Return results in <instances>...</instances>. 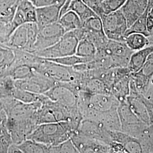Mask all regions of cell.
<instances>
[{
	"instance_id": "1",
	"label": "cell",
	"mask_w": 153,
	"mask_h": 153,
	"mask_svg": "<svg viewBox=\"0 0 153 153\" xmlns=\"http://www.w3.org/2000/svg\"><path fill=\"white\" fill-rule=\"evenodd\" d=\"M79 124L71 121L42 124L36 126L27 139L43 143L49 147L56 146L71 138L77 131Z\"/></svg>"
},
{
	"instance_id": "2",
	"label": "cell",
	"mask_w": 153,
	"mask_h": 153,
	"mask_svg": "<svg viewBox=\"0 0 153 153\" xmlns=\"http://www.w3.org/2000/svg\"><path fill=\"white\" fill-rule=\"evenodd\" d=\"M38 125L44 123L71 121L80 123L83 118L76 107H68L47 98L35 114Z\"/></svg>"
},
{
	"instance_id": "3",
	"label": "cell",
	"mask_w": 153,
	"mask_h": 153,
	"mask_svg": "<svg viewBox=\"0 0 153 153\" xmlns=\"http://www.w3.org/2000/svg\"><path fill=\"white\" fill-rule=\"evenodd\" d=\"M38 31L36 23H26L22 25L12 33L5 47L33 53Z\"/></svg>"
},
{
	"instance_id": "4",
	"label": "cell",
	"mask_w": 153,
	"mask_h": 153,
	"mask_svg": "<svg viewBox=\"0 0 153 153\" xmlns=\"http://www.w3.org/2000/svg\"><path fill=\"white\" fill-rule=\"evenodd\" d=\"M39 73L58 83L76 82L83 78L82 72L76 71L73 66L63 65L43 58Z\"/></svg>"
},
{
	"instance_id": "5",
	"label": "cell",
	"mask_w": 153,
	"mask_h": 153,
	"mask_svg": "<svg viewBox=\"0 0 153 153\" xmlns=\"http://www.w3.org/2000/svg\"><path fill=\"white\" fill-rule=\"evenodd\" d=\"M78 42L73 31L66 32L53 45L33 53L44 59H56L75 55Z\"/></svg>"
},
{
	"instance_id": "6",
	"label": "cell",
	"mask_w": 153,
	"mask_h": 153,
	"mask_svg": "<svg viewBox=\"0 0 153 153\" xmlns=\"http://www.w3.org/2000/svg\"><path fill=\"white\" fill-rule=\"evenodd\" d=\"M0 103L5 111L7 119L23 120L33 117L40 107L42 102L25 103L13 97L0 99Z\"/></svg>"
},
{
	"instance_id": "7",
	"label": "cell",
	"mask_w": 153,
	"mask_h": 153,
	"mask_svg": "<svg viewBox=\"0 0 153 153\" xmlns=\"http://www.w3.org/2000/svg\"><path fill=\"white\" fill-rule=\"evenodd\" d=\"M104 33L110 40L124 42L128 28L126 18L120 10L100 16Z\"/></svg>"
},
{
	"instance_id": "8",
	"label": "cell",
	"mask_w": 153,
	"mask_h": 153,
	"mask_svg": "<svg viewBox=\"0 0 153 153\" xmlns=\"http://www.w3.org/2000/svg\"><path fill=\"white\" fill-rule=\"evenodd\" d=\"M97 51L109 56L113 68H127L130 57L133 52L124 42L110 39L104 47Z\"/></svg>"
},
{
	"instance_id": "9",
	"label": "cell",
	"mask_w": 153,
	"mask_h": 153,
	"mask_svg": "<svg viewBox=\"0 0 153 153\" xmlns=\"http://www.w3.org/2000/svg\"><path fill=\"white\" fill-rule=\"evenodd\" d=\"M65 33L64 29L59 22L39 29L33 53L53 45L60 39Z\"/></svg>"
},
{
	"instance_id": "10",
	"label": "cell",
	"mask_w": 153,
	"mask_h": 153,
	"mask_svg": "<svg viewBox=\"0 0 153 153\" xmlns=\"http://www.w3.org/2000/svg\"><path fill=\"white\" fill-rule=\"evenodd\" d=\"M38 126L34 115L30 118L23 120L7 119V129L12 141L16 145L25 141Z\"/></svg>"
},
{
	"instance_id": "11",
	"label": "cell",
	"mask_w": 153,
	"mask_h": 153,
	"mask_svg": "<svg viewBox=\"0 0 153 153\" xmlns=\"http://www.w3.org/2000/svg\"><path fill=\"white\" fill-rule=\"evenodd\" d=\"M58 83L52 79L37 74L23 79L15 80V87L36 94H43Z\"/></svg>"
},
{
	"instance_id": "12",
	"label": "cell",
	"mask_w": 153,
	"mask_h": 153,
	"mask_svg": "<svg viewBox=\"0 0 153 153\" xmlns=\"http://www.w3.org/2000/svg\"><path fill=\"white\" fill-rule=\"evenodd\" d=\"M71 139L78 153H111L109 145L83 136L77 131L72 134Z\"/></svg>"
},
{
	"instance_id": "13",
	"label": "cell",
	"mask_w": 153,
	"mask_h": 153,
	"mask_svg": "<svg viewBox=\"0 0 153 153\" xmlns=\"http://www.w3.org/2000/svg\"><path fill=\"white\" fill-rule=\"evenodd\" d=\"M76 131L90 137L109 145L112 142L108 130L95 121L84 119L81 121Z\"/></svg>"
},
{
	"instance_id": "14",
	"label": "cell",
	"mask_w": 153,
	"mask_h": 153,
	"mask_svg": "<svg viewBox=\"0 0 153 153\" xmlns=\"http://www.w3.org/2000/svg\"><path fill=\"white\" fill-rule=\"evenodd\" d=\"M48 98L68 107H76L78 93L58 83L43 94Z\"/></svg>"
},
{
	"instance_id": "15",
	"label": "cell",
	"mask_w": 153,
	"mask_h": 153,
	"mask_svg": "<svg viewBox=\"0 0 153 153\" xmlns=\"http://www.w3.org/2000/svg\"><path fill=\"white\" fill-rule=\"evenodd\" d=\"M149 4V0H126L120 10L126 18L128 28L146 11Z\"/></svg>"
},
{
	"instance_id": "16",
	"label": "cell",
	"mask_w": 153,
	"mask_h": 153,
	"mask_svg": "<svg viewBox=\"0 0 153 153\" xmlns=\"http://www.w3.org/2000/svg\"><path fill=\"white\" fill-rule=\"evenodd\" d=\"M63 4H56L36 8V24L39 29L58 22L60 18L61 8Z\"/></svg>"
},
{
	"instance_id": "17",
	"label": "cell",
	"mask_w": 153,
	"mask_h": 153,
	"mask_svg": "<svg viewBox=\"0 0 153 153\" xmlns=\"http://www.w3.org/2000/svg\"><path fill=\"white\" fill-rule=\"evenodd\" d=\"M153 52V45L150 44L143 49L134 51L131 54L127 65L131 74L139 71Z\"/></svg>"
},
{
	"instance_id": "18",
	"label": "cell",
	"mask_w": 153,
	"mask_h": 153,
	"mask_svg": "<svg viewBox=\"0 0 153 153\" xmlns=\"http://www.w3.org/2000/svg\"><path fill=\"white\" fill-rule=\"evenodd\" d=\"M126 102L137 117L143 123L150 126L147 108L143 101L142 95H129L127 97Z\"/></svg>"
},
{
	"instance_id": "19",
	"label": "cell",
	"mask_w": 153,
	"mask_h": 153,
	"mask_svg": "<svg viewBox=\"0 0 153 153\" xmlns=\"http://www.w3.org/2000/svg\"><path fill=\"white\" fill-rule=\"evenodd\" d=\"M130 80L131 74L121 78L111 86V94L120 103L126 102L127 97L130 94Z\"/></svg>"
},
{
	"instance_id": "20",
	"label": "cell",
	"mask_w": 153,
	"mask_h": 153,
	"mask_svg": "<svg viewBox=\"0 0 153 153\" xmlns=\"http://www.w3.org/2000/svg\"><path fill=\"white\" fill-rule=\"evenodd\" d=\"M70 10L74 11L82 23L92 16H98L82 0H71L68 7V11Z\"/></svg>"
},
{
	"instance_id": "21",
	"label": "cell",
	"mask_w": 153,
	"mask_h": 153,
	"mask_svg": "<svg viewBox=\"0 0 153 153\" xmlns=\"http://www.w3.org/2000/svg\"><path fill=\"white\" fill-rule=\"evenodd\" d=\"M124 42L133 52L143 49L150 45L148 36L140 33H131L128 34L126 35Z\"/></svg>"
},
{
	"instance_id": "22",
	"label": "cell",
	"mask_w": 153,
	"mask_h": 153,
	"mask_svg": "<svg viewBox=\"0 0 153 153\" xmlns=\"http://www.w3.org/2000/svg\"><path fill=\"white\" fill-rule=\"evenodd\" d=\"M58 22L64 29L65 33L81 27L82 22L74 11H67L60 17Z\"/></svg>"
},
{
	"instance_id": "23",
	"label": "cell",
	"mask_w": 153,
	"mask_h": 153,
	"mask_svg": "<svg viewBox=\"0 0 153 153\" xmlns=\"http://www.w3.org/2000/svg\"><path fill=\"white\" fill-rule=\"evenodd\" d=\"M12 97L25 103H32L37 102H43L47 97L44 94L32 93L27 90L15 88Z\"/></svg>"
},
{
	"instance_id": "24",
	"label": "cell",
	"mask_w": 153,
	"mask_h": 153,
	"mask_svg": "<svg viewBox=\"0 0 153 153\" xmlns=\"http://www.w3.org/2000/svg\"><path fill=\"white\" fill-rule=\"evenodd\" d=\"M17 145L22 153H49V146L30 139Z\"/></svg>"
},
{
	"instance_id": "25",
	"label": "cell",
	"mask_w": 153,
	"mask_h": 153,
	"mask_svg": "<svg viewBox=\"0 0 153 153\" xmlns=\"http://www.w3.org/2000/svg\"><path fill=\"white\" fill-rule=\"evenodd\" d=\"M97 52V49L91 42L86 39L79 40L75 55L85 58L93 59Z\"/></svg>"
},
{
	"instance_id": "26",
	"label": "cell",
	"mask_w": 153,
	"mask_h": 153,
	"mask_svg": "<svg viewBox=\"0 0 153 153\" xmlns=\"http://www.w3.org/2000/svg\"><path fill=\"white\" fill-rule=\"evenodd\" d=\"M147 13L148 9L128 28L126 35L134 33H142L147 36H149L147 28Z\"/></svg>"
},
{
	"instance_id": "27",
	"label": "cell",
	"mask_w": 153,
	"mask_h": 153,
	"mask_svg": "<svg viewBox=\"0 0 153 153\" xmlns=\"http://www.w3.org/2000/svg\"><path fill=\"white\" fill-rule=\"evenodd\" d=\"M93 59L81 57L78 56L76 55H73L59 57V58H56V59H45L53 61L56 63L59 64L61 65L68 66H73L76 65L78 64H79L88 62L92 60Z\"/></svg>"
},
{
	"instance_id": "28",
	"label": "cell",
	"mask_w": 153,
	"mask_h": 153,
	"mask_svg": "<svg viewBox=\"0 0 153 153\" xmlns=\"http://www.w3.org/2000/svg\"><path fill=\"white\" fill-rule=\"evenodd\" d=\"M18 6L23 12L27 23H36V7L29 0H21Z\"/></svg>"
},
{
	"instance_id": "29",
	"label": "cell",
	"mask_w": 153,
	"mask_h": 153,
	"mask_svg": "<svg viewBox=\"0 0 153 153\" xmlns=\"http://www.w3.org/2000/svg\"><path fill=\"white\" fill-rule=\"evenodd\" d=\"M15 80L9 76L0 78V99L12 97L15 88Z\"/></svg>"
},
{
	"instance_id": "30",
	"label": "cell",
	"mask_w": 153,
	"mask_h": 153,
	"mask_svg": "<svg viewBox=\"0 0 153 153\" xmlns=\"http://www.w3.org/2000/svg\"><path fill=\"white\" fill-rule=\"evenodd\" d=\"M126 1V0H102L100 1L101 14L99 16L120 10Z\"/></svg>"
},
{
	"instance_id": "31",
	"label": "cell",
	"mask_w": 153,
	"mask_h": 153,
	"mask_svg": "<svg viewBox=\"0 0 153 153\" xmlns=\"http://www.w3.org/2000/svg\"><path fill=\"white\" fill-rule=\"evenodd\" d=\"M79 153L71 138L57 145L49 146V153Z\"/></svg>"
},
{
	"instance_id": "32",
	"label": "cell",
	"mask_w": 153,
	"mask_h": 153,
	"mask_svg": "<svg viewBox=\"0 0 153 153\" xmlns=\"http://www.w3.org/2000/svg\"><path fill=\"white\" fill-rule=\"evenodd\" d=\"M14 31L12 22L0 21V46H5L12 33Z\"/></svg>"
},
{
	"instance_id": "33",
	"label": "cell",
	"mask_w": 153,
	"mask_h": 153,
	"mask_svg": "<svg viewBox=\"0 0 153 153\" xmlns=\"http://www.w3.org/2000/svg\"><path fill=\"white\" fill-rule=\"evenodd\" d=\"M123 146L127 153H143L141 143L135 137L131 136L123 145Z\"/></svg>"
},
{
	"instance_id": "34",
	"label": "cell",
	"mask_w": 153,
	"mask_h": 153,
	"mask_svg": "<svg viewBox=\"0 0 153 153\" xmlns=\"http://www.w3.org/2000/svg\"><path fill=\"white\" fill-rule=\"evenodd\" d=\"M14 57V53L13 49L8 47L0 46V65L11 63Z\"/></svg>"
},
{
	"instance_id": "35",
	"label": "cell",
	"mask_w": 153,
	"mask_h": 153,
	"mask_svg": "<svg viewBox=\"0 0 153 153\" xmlns=\"http://www.w3.org/2000/svg\"><path fill=\"white\" fill-rule=\"evenodd\" d=\"M13 143L9 132L0 134V153H7L8 149Z\"/></svg>"
},
{
	"instance_id": "36",
	"label": "cell",
	"mask_w": 153,
	"mask_h": 153,
	"mask_svg": "<svg viewBox=\"0 0 153 153\" xmlns=\"http://www.w3.org/2000/svg\"><path fill=\"white\" fill-rule=\"evenodd\" d=\"M36 8L47 6L62 4L65 0H29Z\"/></svg>"
},
{
	"instance_id": "37",
	"label": "cell",
	"mask_w": 153,
	"mask_h": 153,
	"mask_svg": "<svg viewBox=\"0 0 153 153\" xmlns=\"http://www.w3.org/2000/svg\"><path fill=\"white\" fill-rule=\"evenodd\" d=\"M147 28L149 36L153 34V0H149L147 13Z\"/></svg>"
},
{
	"instance_id": "38",
	"label": "cell",
	"mask_w": 153,
	"mask_h": 153,
	"mask_svg": "<svg viewBox=\"0 0 153 153\" xmlns=\"http://www.w3.org/2000/svg\"><path fill=\"white\" fill-rule=\"evenodd\" d=\"M93 11L99 16L101 14L100 0H82Z\"/></svg>"
},
{
	"instance_id": "39",
	"label": "cell",
	"mask_w": 153,
	"mask_h": 153,
	"mask_svg": "<svg viewBox=\"0 0 153 153\" xmlns=\"http://www.w3.org/2000/svg\"><path fill=\"white\" fill-rule=\"evenodd\" d=\"M143 96V95H142ZM143 99L146 104L148 111L150 126H153V103L143 96Z\"/></svg>"
},
{
	"instance_id": "40",
	"label": "cell",
	"mask_w": 153,
	"mask_h": 153,
	"mask_svg": "<svg viewBox=\"0 0 153 153\" xmlns=\"http://www.w3.org/2000/svg\"><path fill=\"white\" fill-rule=\"evenodd\" d=\"M143 96L153 103V76L151 79L149 87L146 93Z\"/></svg>"
},
{
	"instance_id": "41",
	"label": "cell",
	"mask_w": 153,
	"mask_h": 153,
	"mask_svg": "<svg viewBox=\"0 0 153 153\" xmlns=\"http://www.w3.org/2000/svg\"><path fill=\"white\" fill-rule=\"evenodd\" d=\"M7 153H22L18 145L15 143H12L9 146L7 150Z\"/></svg>"
},
{
	"instance_id": "42",
	"label": "cell",
	"mask_w": 153,
	"mask_h": 153,
	"mask_svg": "<svg viewBox=\"0 0 153 153\" xmlns=\"http://www.w3.org/2000/svg\"><path fill=\"white\" fill-rule=\"evenodd\" d=\"M148 38L150 42V44L153 45V34L148 36Z\"/></svg>"
},
{
	"instance_id": "43",
	"label": "cell",
	"mask_w": 153,
	"mask_h": 153,
	"mask_svg": "<svg viewBox=\"0 0 153 153\" xmlns=\"http://www.w3.org/2000/svg\"><path fill=\"white\" fill-rule=\"evenodd\" d=\"M100 1H102V0H100Z\"/></svg>"
},
{
	"instance_id": "44",
	"label": "cell",
	"mask_w": 153,
	"mask_h": 153,
	"mask_svg": "<svg viewBox=\"0 0 153 153\" xmlns=\"http://www.w3.org/2000/svg\"><path fill=\"white\" fill-rule=\"evenodd\" d=\"M0 1H1V0H0Z\"/></svg>"
}]
</instances>
